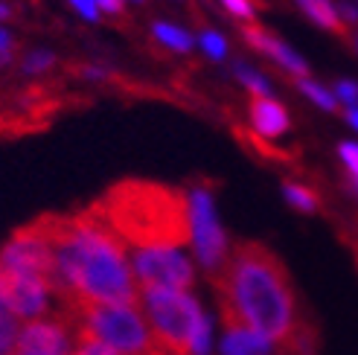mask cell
I'll use <instances>...</instances> for the list:
<instances>
[{
    "label": "cell",
    "mask_w": 358,
    "mask_h": 355,
    "mask_svg": "<svg viewBox=\"0 0 358 355\" xmlns=\"http://www.w3.org/2000/svg\"><path fill=\"white\" fill-rule=\"evenodd\" d=\"M338 154H341V161L352 172V178H358V143H341L338 146Z\"/></svg>",
    "instance_id": "obj_27"
},
{
    "label": "cell",
    "mask_w": 358,
    "mask_h": 355,
    "mask_svg": "<svg viewBox=\"0 0 358 355\" xmlns=\"http://www.w3.org/2000/svg\"><path fill=\"white\" fill-rule=\"evenodd\" d=\"M242 38L254 47L257 52H262V56H268L277 67H282L289 76L294 79H303V76H309V64L306 59L300 56V52L292 47V44H285L282 38H277L274 32H268L257 24H245L242 27Z\"/></svg>",
    "instance_id": "obj_11"
},
{
    "label": "cell",
    "mask_w": 358,
    "mask_h": 355,
    "mask_svg": "<svg viewBox=\"0 0 358 355\" xmlns=\"http://www.w3.org/2000/svg\"><path fill=\"white\" fill-rule=\"evenodd\" d=\"M21 317H17L3 300H0V355H9L17 349V338H21Z\"/></svg>",
    "instance_id": "obj_16"
},
{
    "label": "cell",
    "mask_w": 358,
    "mask_h": 355,
    "mask_svg": "<svg viewBox=\"0 0 358 355\" xmlns=\"http://www.w3.org/2000/svg\"><path fill=\"white\" fill-rule=\"evenodd\" d=\"M137 309L166 355H204L210 349V324L187 291H140Z\"/></svg>",
    "instance_id": "obj_4"
},
{
    "label": "cell",
    "mask_w": 358,
    "mask_h": 355,
    "mask_svg": "<svg viewBox=\"0 0 358 355\" xmlns=\"http://www.w3.org/2000/svg\"><path fill=\"white\" fill-rule=\"evenodd\" d=\"M332 94H335L338 105H344V108H358V82L355 79H338Z\"/></svg>",
    "instance_id": "obj_23"
},
{
    "label": "cell",
    "mask_w": 358,
    "mask_h": 355,
    "mask_svg": "<svg viewBox=\"0 0 358 355\" xmlns=\"http://www.w3.org/2000/svg\"><path fill=\"white\" fill-rule=\"evenodd\" d=\"M79 344V329L70 312L59 309L50 317H35L21 329L17 349L35 352V355H70Z\"/></svg>",
    "instance_id": "obj_9"
},
{
    "label": "cell",
    "mask_w": 358,
    "mask_h": 355,
    "mask_svg": "<svg viewBox=\"0 0 358 355\" xmlns=\"http://www.w3.org/2000/svg\"><path fill=\"white\" fill-rule=\"evenodd\" d=\"M70 355H117V352L111 347H105L102 341L91 338V335L79 332V344L73 347V352H70Z\"/></svg>",
    "instance_id": "obj_24"
},
{
    "label": "cell",
    "mask_w": 358,
    "mask_h": 355,
    "mask_svg": "<svg viewBox=\"0 0 358 355\" xmlns=\"http://www.w3.org/2000/svg\"><path fill=\"white\" fill-rule=\"evenodd\" d=\"M195 47H201V52L210 61H224L227 52H230V44L224 38V32L213 29V27H201L199 29V35H195Z\"/></svg>",
    "instance_id": "obj_18"
},
{
    "label": "cell",
    "mask_w": 358,
    "mask_h": 355,
    "mask_svg": "<svg viewBox=\"0 0 358 355\" xmlns=\"http://www.w3.org/2000/svg\"><path fill=\"white\" fill-rule=\"evenodd\" d=\"M355 192H358V178H355Z\"/></svg>",
    "instance_id": "obj_36"
},
{
    "label": "cell",
    "mask_w": 358,
    "mask_h": 355,
    "mask_svg": "<svg viewBox=\"0 0 358 355\" xmlns=\"http://www.w3.org/2000/svg\"><path fill=\"white\" fill-rule=\"evenodd\" d=\"M125 247H181L192 236L189 195L157 181L129 178L87 207Z\"/></svg>",
    "instance_id": "obj_3"
},
{
    "label": "cell",
    "mask_w": 358,
    "mask_h": 355,
    "mask_svg": "<svg viewBox=\"0 0 358 355\" xmlns=\"http://www.w3.org/2000/svg\"><path fill=\"white\" fill-rule=\"evenodd\" d=\"M12 52H15V35L9 27L0 24V67H6L12 61Z\"/></svg>",
    "instance_id": "obj_26"
},
{
    "label": "cell",
    "mask_w": 358,
    "mask_h": 355,
    "mask_svg": "<svg viewBox=\"0 0 358 355\" xmlns=\"http://www.w3.org/2000/svg\"><path fill=\"white\" fill-rule=\"evenodd\" d=\"M234 73H236V79L242 82V87H245L250 96H271V94H274L271 79H268L265 73H259L257 67H250V64H245V61H236V64H234Z\"/></svg>",
    "instance_id": "obj_17"
},
{
    "label": "cell",
    "mask_w": 358,
    "mask_h": 355,
    "mask_svg": "<svg viewBox=\"0 0 358 355\" xmlns=\"http://www.w3.org/2000/svg\"><path fill=\"white\" fill-rule=\"evenodd\" d=\"M70 312L79 332L111 347L117 355H166L152 338L146 317H140L137 306L96 303V300H79L73 306H62Z\"/></svg>",
    "instance_id": "obj_5"
},
{
    "label": "cell",
    "mask_w": 358,
    "mask_h": 355,
    "mask_svg": "<svg viewBox=\"0 0 358 355\" xmlns=\"http://www.w3.org/2000/svg\"><path fill=\"white\" fill-rule=\"evenodd\" d=\"M344 117H347V122H350V126L358 131V108H347V114H344Z\"/></svg>",
    "instance_id": "obj_32"
},
{
    "label": "cell",
    "mask_w": 358,
    "mask_h": 355,
    "mask_svg": "<svg viewBox=\"0 0 358 355\" xmlns=\"http://www.w3.org/2000/svg\"><path fill=\"white\" fill-rule=\"evenodd\" d=\"M125 254L143 291H184L192 286V265L178 247H125Z\"/></svg>",
    "instance_id": "obj_7"
},
{
    "label": "cell",
    "mask_w": 358,
    "mask_h": 355,
    "mask_svg": "<svg viewBox=\"0 0 358 355\" xmlns=\"http://www.w3.org/2000/svg\"><path fill=\"white\" fill-rule=\"evenodd\" d=\"M47 236L56 268L62 280V306H73L79 300L117 306H140L137 280L131 274L125 245L91 212L70 216H38L35 219Z\"/></svg>",
    "instance_id": "obj_1"
},
{
    "label": "cell",
    "mask_w": 358,
    "mask_h": 355,
    "mask_svg": "<svg viewBox=\"0 0 358 355\" xmlns=\"http://www.w3.org/2000/svg\"><path fill=\"white\" fill-rule=\"evenodd\" d=\"M248 117H250V129H254V134L262 137V140L282 137L285 131H289V126H292L285 105L277 102L274 96H254V99H250Z\"/></svg>",
    "instance_id": "obj_12"
},
{
    "label": "cell",
    "mask_w": 358,
    "mask_h": 355,
    "mask_svg": "<svg viewBox=\"0 0 358 355\" xmlns=\"http://www.w3.org/2000/svg\"><path fill=\"white\" fill-rule=\"evenodd\" d=\"M355 50H358V29H355Z\"/></svg>",
    "instance_id": "obj_35"
},
{
    "label": "cell",
    "mask_w": 358,
    "mask_h": 355,
    "mask_svg": "<svg viewBox=\"0 0 358 355\" xmlns=\"http://www.w3.org/2000/svg\"><path fill=\"white\" fill-rule=\"evenodd\" d=\"M297 6L320 29L335 32V35H341L347 29L341 24V17H338V3H335V0H297Z\"/></svg>",
    "instance_id": "obj_15"
},
{
    "label": "cell",
    "mask_w": 358,
    "mask_h": 355,
    "mask_svg": "<svg viewBox=\"0 0 358 355\" xmlns=\"http://www.w3.org/2000/svg\"><path fill=\"white\" fill-rule=\"evenodd\" d=\"M282 192H285V198H289L292 207L303 210V212H315L317 210V192H312L309 187H303V184H282Z\"/></svg>",
    "instance_id": "obj_20"
},
{
    "label": "cell",
    "mask_w": 358,
    "mask_h": 355,
    "mask_svg": "<svg viewBox=\"0 0 358 355\" xmlns=\"http://www.w3.org/2000/svg\"><path fill=\"white\" fill-rule=\"evenodd\" d=\"M152 38L164 50L178 52V56H187V52L195 50V35L187 27L175 24V21H164V17L152 21Z\"/></svg>",
    "instance_id": "obj_14"
},
{
    "label": "cell",
    "mask_w": 358,
    "mask_h": 355,
    "mask_svg": "<svg viewBox=\"0 0 358 355\" xmlns=\"http://www.w3.org/2000/svg\"><path fill=\"white\" fill-rule=\"evenodd\" d=\"M125 3H146V0H125Z\"/></svg>",
    "instance_id": "obj_34"
},
{
    "label": "cell",
    "mask_w": 358,
    "mask_h": 355,
    "mask_svg": "<svg viewBox=\"0 0 358 355\" xmlns=\"http://www.w3.org/2000/svg\"><path fill=\"white\" fill-rule=\"evenodd\" d=\"M271 349L274 344L254 329H248L242 324L224 326V341H222L224 355H271Z\"/></svg>",
    "instance_id": "obj_13"
},
{
    "label": "cell",
    "mask_w": 358,
    "mask_h": 355,
    "mask_svg": "<svg viewBox=\"0 0 358 355\" xmlns=\"http://www.w3.org/2000/svg\"><path fill=\"white\" fill-rule=\"evenodd\" d=\"M355 3H358V0H355Z\"/></svg>",
    "instance_id": "obj_37"
},
{
    "label": "cell",
    "mask_w": 358,
    "mask_h": 355,
    "mask_svg": "<svg viewBox=\"0 0 358 355\" xmlns=\"http://www.w3.org/2000/svg\"><path fill=\"white\" fill-rule=\"evenodd\" d=\"M67 6L73 9V12L82 17L85 24H99V21H102L96 0H67Z\"/></svg>",
    "instance_id": "obj_25"
},
{
    "label": "cell",
    "mask_w": 358,
    "mask_h": 355,
    "mask_svg": "<svg viewBox=\"0 0 358 355\" xmlns=\"http://www.w3.org/2000/svg\"><path fill=\"white\" fill-rule=\"evenodd\" d=\"M9 355H35V352H24V349H15V352H9Z\"/></svg>",
    "instance_id": "obj_33"
},
{
    "label": "cell",
    "mask_w": 358,
    "mask_h": 355,
    "mask_svg": "<svg viewBox=\"0 0 358 355\" xmlns=\"http://www.w3.org/2000/svg\"><path fill=\"white\" fill-rule=\"evenodd\" d=\"M189 224H192V247L195 256L204 265L207 277L219 274V268L227 259V236L216 219V207H213V195L204 187H192L189 192Z\"/></svg>",
    "instance_id": "obj_8"
},
{
    "label": "cell",
    "mask_w": 358,
    "mask_h": 355,
    "mask_svg": "<svg viewBox=\"0 0 358 355\" xmlns=\"http://www.w3.org/2000/svg\"><path fill=\"white\" fill-rule=\"evenodd\" d=\"M216 3L227 15H234L236 21H242V24H254L257 21V3L254 0H216Z\"/></svg>",
    "instance_id": "obj_22"
},
{
    "label": "cell",
    "mask_w": 358,
    "mask_h": 355,
    "mask_svg": "<svg viewBox=\"0 0 358 355\" xmlns=\"http://www.w3.org/2000/svg\"><path fill=\"white\" fill-rule=\"evenodd\" d=\"M0 268L41 280L44 286L52 291V297L62 294L56 256H52V247H50L47 236L41 233L38 222H29L24 227H17L9 236V242H3V247H0Z\"/></svg>",
    "instance_id": "obj_6"
},
{
    "label": "cell",
    "mask_w": 358,
    "mask_h": 355,
    "mask_svg": "<svg viewBox=\"0 0 358 355\" xmlns=\"http://www.w3.org/2000/svg\"><path fill=\"white\" fill-rule=\"evenodd\" d=\"M52 64H56V56H52L50 50H29L21 61V70L29 76H38V73H47Z\"/></svg>",
    "instance_id": "obj_21"
},
{
    "label": "cell",
    "mask_w": 358,
    "mask_h": 355,
    "mask_svg": "<svg viewBox=\"0 0 358 355\" xmlns=\"http://www.w3.org/2000/svg\"><path fill=\"white\" fill-rule=\"evenodd\" d=\"M210 280L219 294L224 326L242 324L271 344H285L303 324L289 268L262 242H236L219 274Z\"/></svg>",
    "instance_id": "obj_2"
},
{
    "label": "cell",
    "mask_w": 358,
    "mask_h": 355,
    "mask_svg": "<svg viewBox=\"0 0 358 355\" xmlns=\"http://www.w3.org/2000/svg\"><path fill=\"white\" fill-rule=\"evenodd\" d=\"M99 15H122L125 12V0H96Z\"/></svg>",
    "instance_id": "obj_30"
},
{
    "label": "cell",
    "mask_w": 358,
    "mask_h": 355,
    "mask_svg": "<svg viewBox=\"0 0 358 355\" xmlns=\"http://www.w3.org/2000/svg\"><path fill=\"white\" fill-rule=\"evenodd\" d=\"M297 91L306 96L309 102H315L317 108H324V111H329V114H335L341 105H338V99H335V94L329 91V87H324L320 82H315L312 76H303V79H297Z\"/></svg>",
    "instance_id": "obj_19"
},
{
    "label": "cell",
    "mask_w": 358,
    "mask_h": 355,
    "mask_svg": "<svg viewBox=\"0 0 358 355\" xmlns=\"http://www.w3.org/2000/svg\"><path fill=\"white\" fill-rule=\"evenodd\" d=\"M82 76L91 79V82H105V79L111 76V70H105L102 64H85L82 67Z\"/></svg>",
    "instance_id": "obj_29"
},
{
    "label": "cell",
    "mask_w": 358,
    "mask_h": 355,
    "mask_svg": "<svg viewBox=\"0 0 358 355\" xmlns=\"http://www.w3.org/2000/svg\"><path fill=\"white\" fill-rule=\"evenodd\" d=\"M50 297H52V291L41 280L0 268V300H3L17 317H27V321L44 317V312L50 306Z\"/></svg>",
    "instance_id": "obj_10"
},
{
    "label": "cell",
    "mask_w": 358,
    "mask_h": 355,
    "mask_svg": "<svg viewBox=\"0 0 358 355\" xmlns=\"http://www.w3.org/2000/svg\"><path fill=\"white\" fill-rule=\"evenodd\" d=\"M12 15H15V6H12V3H6V0H0V24L9 21Z\"/></svg>",
    "instance_id": "obj_31"
},
{
    "label": "cell",
    "mask_w": 358,
    "mask_h": 355,
    "mask_svg": "<svg viewBox=\"0 0 358 355\" xmlns=\"http://www.w3.org/2000/svg\"><path fill=\"white\" fill-rule=\"evenodd\" d=\"M338 17L344 27H358V3L355 0H341L338 3Z\"/></svg>",
    "instance_id": "obj_28"
}]
</instances>
